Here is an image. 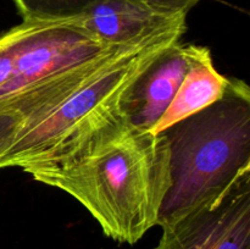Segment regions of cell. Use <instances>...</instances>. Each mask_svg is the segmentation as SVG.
<instances>
[{
	"label": "cell",
	"mask_w": 250,
	"mask_h": 249,
	"mask_svg": "<svg viewBox=\"0 0 250 249\" xmlns=\"http://www.w3.org/2000/svg\"><path fill=\"white\" fill-rule=\"evenodd\" d=\"M168 161L161 132H142L122 122L62 163L23 171L75 198L107 237L134 244L158 226L170 187Z\"/></svg>",
	"instance_id": "1"
},
{
	"label": "cell",
	"mask_w": 250,
	"mask_h": 249,
	"mask_svg": "<svg viewBox=\"0 0 250 249\" xmlns=\"http://www.w3.org/2000/svg\"><path fill=\"white\" fill-rule=\"evenodd\" d=\"M161 133L170 154V187L158 226L212 203L250 173V89L229 78L221 99Z\"/></svg>",
	"instance_id": "2"
},
{
	"label": "cell",
	"mask_w": 250,
	"mask_h": 249,
	"mask_svg": "<svg viewBox=\"0 0 250 249\" xmlns=\"http://www.w3.org/2000/svg\"><path fill=\"white\" fill-rule=\"evenodd\" d=\"M185 32L168 29L122 46L62 104L22 126L0 158V168L24 170L62 163L126 122L120 109L125 90L164 49L181 42Z\"/></svg>",
	"instance_id": "3"
},
{
	"label": "cell",
	"mask_w": 250,
	"mask_h": 249,
	"mask_svg": "<svg viewBox=\"0 0 250 249\" xmlns=\"http://www.w3.org/2000/svg\"><path fill=\"white\" fill-rule=\"evenodd\" d=\"M9 31L15 49L14 71L0 89V109L122 46L102 43L77 17L26 19Z\"/></svg>",
	"instance_id": "4"
},
{
	"label": "cell",
	"mask_w": 250,
	"mask_h": 249,
	"mask_svg": "<svg viewBox=\"0 0 250 249\" xmlns=\"http://www.w3.org/2000/svg\"><path fill=\"white\" fill-rule=\"evenodd\" d=\"M155 249H250V173L212 203L164 226Z\"/></svg>",
	"instance_id": "5"
},
{
	"label": "cell",
	"mask_w": 250,
	"mask_h": 249,
	"mask_svg": "<svg viewBox=\"0 0 250 249\" xmlns=\"http://www.w3.org/2000/svg\"><path fill=\"white\" fill-rule=\"evenodd\" d=\"M199 46L171 44L164 49L125 90L121 115L128 126L153 132L182 84Z\"/></svg>",
	"instance_id": "6"
},
{
	"label": "cell",
	"mask_w": 250,
	"mask_h": 249,
	"mask_svg": "<svg viewBox=\"0 0 250 249\" xmlns=\"http://www.w3.org/2000/svg\"><path fill=\"white\" fill-rule=\"evenodd\" d=\"M76 17L102 43L120 46L186 28L187 14L161 11L142 0H97Z\"/></svg>",
	"instance_id": "7"
},
{
	"label": "cell",
	"mask_w": 250,
	"mask_h": 249,
	"mask_svg": "<svg viewBox=\"0 0 250 249\" xmlns=\"http://www.w3.org/2000/svg\"><path fill=\"white\" fill-rule=\"evenodd\" d=\"M229 78L216 70L211 53L199 46L197 55L167 110L156 124L153 133H160L181 120L205 109L221 99Z\"/></svg>",
	"instance_id": "8"
},
{
	"label": "cell",
	"mask_w": 250,
	"mask_h": 249,
	"mask_svg": "<svg viewBox=\"0 0 250 249\" xmlns=\"http://www.w3.org/2000/svg\"><path fill=\"white\" fill-rule=\"evenodd\" d=\"M22 20L71 19L82 14L97 0H12Z\"/></svg>",
	"instance_id": "9"
},
{
	"label": "cell",
	"mask_w": 250,
	"mask_h": 249,
	"mask_svg": "<svg viewBox=\"0 0 250 249\" xmlns=\"http://www.w3.org/2000/svg\"><path fill=\"white\" fill-rule=\"evenodd\" d=\"M23 124V116L15 110H0V158L14 142Z\"/></svg>",
	"instance_id": "10"
},
{
	"label": "cell",
	"mask_w": 250,
	"mask_h": 249,
	"mask_svg": "<svg viewBox=\"0 0 250 249\" xmlns=\"http://www.w3.org/2000/svg\"><path fill=\"white\" fill-rule=\"evenodd\" d=\"M15 49L10 31L0 34V89L9 82L14 71Z\"/></svg>",
	"instance_id": "11"
},
{
	"label": "cell",
	"mask_w": 250,
	"mask_h": 249,
	"mask_svg": "<svg viewBox=\"0 0 250 249\" xmlns=\"http://www.w3.org/2000/svg\"><path fill=\"white\" fill-rule=\"evenodd\" d=\"M155 9L172 14H188L200 0H142Z\"/></svg>",
	"instance_id": "12"
}]
</instances>
